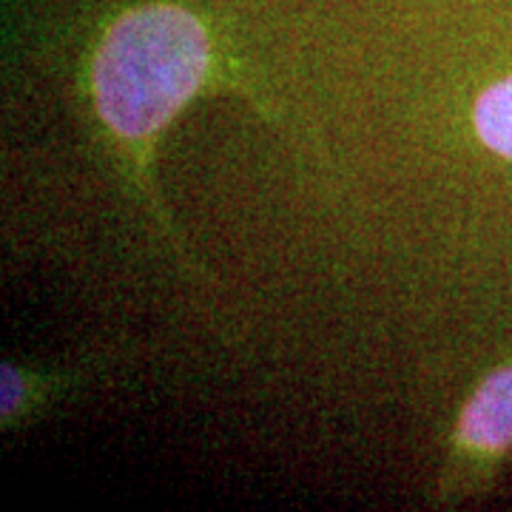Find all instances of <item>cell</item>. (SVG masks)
<instances>
[{
  "mask_svg": "<svg viewBox=\"0 0 512 512\" xmlns=\"http://www.w3.org/2000/svg\"><path fill=\"white\" fill-rule=\"evenodd\" d=\"M208 66L211 40L191 12L140 6L111 23L94 55V103L120 140L146 143L200 92Z\"/></svg>",
  "mask_w": 512,
  "mask_h": 512,
  "instance_id": "1",
  "label": "cell"
},
{
  "mask_svg": "<svg viewBox=\"0 0 512 512\" xmlns=\"http://www.w3.org/2000/svg\"><path fill=\"white\" fill-rule=\"evenodd\" d=\"M458 441L473 456H501L512 450V365L490 373L464 404Z\"/></svg>",
  "mask_w": 512,
  "mask_h": 512,
  "instance_id": "2",
  "label": "cell"
},
{
  "mask_svg": "<svg viewBox=\"0 0 512 512\" xmlns=\"http://www.w3.org/2000/svg\"><path fill=\"white\" fill-rule=\"evenodd\" d=\"M473 126L484 146L512 160V77L495 83L478 97Z\"/></svg>",
  "mask_w": 512,
  "mask_h": 512,
  "instance_id": "3",
  "label": "cell"
}]
</instances>
